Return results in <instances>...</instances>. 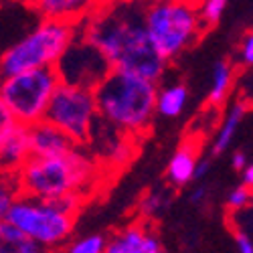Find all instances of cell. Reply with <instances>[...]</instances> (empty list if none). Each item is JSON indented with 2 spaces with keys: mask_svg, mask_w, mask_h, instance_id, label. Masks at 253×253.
<instances>
[{
  "mask_svg": "<svg viewBox=\"0 0 253 253\" xmlns=\"http://www.w3.org/2000/svg\"><path fill=\"white\" fill-rule=\"evenodd\" d=\"M164 245L160 237L154 233V229L146 225V219L120 229L105 243L108 253H160Z\"/></svg>",
  "mask_w": 253,
  "mask_h": 253,
  "instance_id": "30bf717a",
  "label": "cell"
},
{
  "mask_svg": "<svg viewBox=\"0 0 253 253\" xmlns=\"http://www.w3.org/2000/svg\"><path fill=\"white\" fill-rule=\"evenodd\" d=\"M59 81L61 79L55 67L27 69L0 77V97L18 124L31 126L45 118L49 99Z\"/></svg>",
  "mask_w": 253,
  "mask_h": 253,
  "instance_id": "52a82bcc",
  "label": "cell"
},
{
  "mask_svg": "<svg viewBox=\"0 0 253 253\" xmlns=\"http://www.w3.org/2000/svg\"><path fill=\"white\" fill-rule=\"evenodd\" d=\"M105 243H108V237L99 235V233H93V235H85L81 239L71 241L63 249L71 251V253H103L105 251Z\"/></svg>",
  "mask_w": 253,
  "mask_h": 253,
  "instance_id": "ffe728a7",
  "label": "cell"
},
{
  "mask_svg": "<svg viewBox=\"0 0 253 253\" xmlns=\"http://www.w3.org/2000/svg\"><path fill=\"white\" fill-rule=\"evenodd\" d=\"M239 61L245 67H249L253 63V35L251 33H245L241 45H239Z\"/></svg>",
  "mask_w": 253,
  "mask_h": 253,
  "instance_id": "d4e9b609",
  "label": "cell"
},
{
  "mask_svg": "<svg viewBox=\"0 0 253 253\" xmlns=\"http://www.w3.org/2000/svg\"><path fill=\"white\" fill-rule=\"evenodd\" d=\"M231 164H233L235 170H241V168L247 164V156H245V152H243V150H237L233 156H231Z\"/></svg>",
  "mask_w": 253,
  "mask_h": 253,
  "instance_id": "83f0119b",
  "label": "cell"
},
{
  "mask_svg": "<svg viewBox=\"0 0 253 253\" xmlns=\"http://www.w3.org/2000/svg\"><path fill=\"white\" fill-rule=\"evenodd\" d=\"M6 221H10L18 231H23L43 251H53L63 249L69 243L77 215L57 209L47 199H37L20 193L8 209Z\"/></svg>",
  "mask_w": 253,
  "mask_h": 253,
  "instance_id": "8992f818",
  "label": "cell"
},
{
  "mask_svg": "<svg viewBox=\"0 0 253 253\" xmlns=\"http://www.w3.org/2000/svg\"><path fill=\"white\" fill-rule=\"evenodd\" d=\"M245 116H247V105L243 101H237V103H233L229 108V112H227V116H225V120L221 124V128L217 132V138L213 142V154L215 156L223 154L231 146V142H233V138H235V134L239 130V126L243 124Z\"/></svg>",
  "mask_w": 253,
  "mask_h": 253,
  "instance_id": "e0dca14e",
  "label": "cell"
},
{
  "mask_svg": "<svg viewBox=\"0 0 253 253\" xmlns=\"http://www.w3.org/2000/svg\"><path fill=\"white\" fill-rule=\"evenodd\" d=\"M29 130V144H31V156H57L71 150L75 142L61 132L57 126H53L47 120H39L31 126Z\"/></svg>",
  "mask_w": 253,
  "mask_h": 253,
  "instance_id": "8fae6325",
  "label": "cell"
},
{
  "mask_svg": "<svg viewBox=\"0 0 253 253\" xmlns=\"http://www.w3.org/2000/svg\"><path fill=\"white\" fill-rule=\"evenodd\" d=\"M16 2H20V4H27V6H37L39 2H41V0H16Z\"/></svg>",
  "mask_w": 253,
  "mask_h": 253,
  "instance_id": "4dcf8cb0",
  "label": "cell"
},
{
  "mask_svg": "<svg viewBox=\"0 0 253 253\" xmlns=\"http://www.w3.org/2000/svg\"><path fill=\"white\" fill-rule=\"evenodd\" d=\"M235 243H237V249L241 253H251L253 251V239H251L249 229L235 227Z\"/></svg>",
  "mask_w": 253,
  "mask_h": 253,
  "instance_id": "484cf974",
  "label": "cell"
},
{
  "mask_svg": "<svg viewBox=\"0 0 253 253\" xmlns=\"http://www.w3.org/2000/svg\"><path fill=\"white\" fill-rule=\"evenodd\" d=\"M164 203L166 201H164L162 193H148V195H144L142 201L138 203V213H140L142 219H150L164 209Z\"/></svg>",
  "mask_w": 253,
  "mask_h": 253,
  "instance_id": "7402d4cb",
  "label": "cell"
},
{
  "mask_svg": "<svg viewBox=\"0 0 253 253\" xmlns=\"http://www.w3.org/2000/svg\"><path fill=\"white\" fill-rule=\"evenodd\" d=\"M227 4H229V0H201L199 2V14H201L205 29L219 23Z\"/></svg>",
  "mask_w": 253,
  "mask_h": 253,
  "instance_id": "44dd1931",
  "label": "cell"
},
{
  "mask_svg": "<svg viewBox=\"0 0 253 253\" xmlns=\"http://www.w3.org/2000/svg\"><path fill=\"white\" fill-rule=\"evenodd\" d=\"M251 205V186H245V184H239V186H235L233 191L229 193V197H227V207L233 211H243V209H247Z\"/></svg>",
  "mask_w": 253,
  "mask_h": 253,
  "instance_id": "603a6c76",
  "label": "cell"
},
{
  "mask_svg": "<svg viewBox=\"0 0 253 253\" xmlns=\"http://www.w3.org/2000/svg\"><path fill=\"white\" fill-rule=\"evenodd\" d=\"M209 172H211V158L197 160L195 170H193V180H203V178H207Z\"/></svg>",
  "mask_w": 253,
  "mask_h": 253,
  "instance_id": "4316f807",
  "label": "cell"
},
{
  "mask_svg": "<svg viewBox=\"0 0 253 253\" xmlns=\"http://www.w3.org/2000/svg\"><path fill=\"white\" fill-rule=\"evenodd\" d=\"M156 81L110 69L93 87L97 118L132 138L144 134L156 116Z\"/></svg>",
  "mask_w": 253,
  "mask_h": 253,
  "instance_id": "3957f363",
  "label": "cell"
},
{
  "mask_svg": "<svg viewBox=\"0 0 253 253\" xmlns=\"http://www.w3.org/2000/svg\"><path fill=\"white\" fill-rule=\"evenodd\" d=\"M144 25L156 51L172 61L207 31L197 0H152L144 4Z\"/></svg>",
  "mask_w": 253,
  "mask_h": 253,
  "instance_id": "277c9868",
  "label": "cell"
},
{
  "mask_svg": "<svg viewBox=\"0 0 253 253\" xmlns=\"http://www.w3.org/2000/svg\"><path fill=\"white\" fill-rule=\"evenodd\" d=\"M239 172H241V176H243V178H241V184L251 186V184H253V166H251V164H245Z\"/></svg>",
  "mask_w": 253,
  "mask_h": 253,
  "instance_id": "f1b7e54d",
  "label": "cell"
},
{
  "mask_svg": "<svg viewBox=\"0 0 253 253\" xmlns=\"http://www.w3.org/2000/svg\"><path fill=\"white\" fill-rule=\"evenodd\" d=\"M43 120L57 126L75 144L85 146L93 124L97 120V105H95L93 89L59 81V85L55 87L49 99Z\"/></svg>",
  "mask_w": 253,
  "mask_h": 253,
  "instance_id": "ba28073f",
  "label": "cell"
},
{
  "mask_svg": "<svg viewBox=\"0 0 253 253\" xmlns=\"http://www.w3.org/2000/svg\"><path fill=\"white\" fill-rule=\"evenodd\" d=\"M29 158H31L29 130L25 124H18L4 140H0V172L16 174Z\"/></svg>",
  "mask_w": 253,
  "mask_h": 253,
  "instance_id": "7c38bea8",
  "label": "cell"
},
{
  "mask_svg": "<svg viewBox=\"0 0 253 253\" xmlns=\"http://www.w3.org/2000/svg\"><path fill=\"white\" fill-rule=\"evenodd\" d=\"M205 193H207V186H205V184H201V186H197V188H195V191L191 193V203H195V205H199V203H201V201H203V199L207 197Z\"/></svg>",
  "mask_w": 253,
  "mask_h": 253,
  "instance_id": "f546056e",
  "label": "cell"
},
{
  "mask_svg": "<svg viewBox=\"0 0 253 253\" xmlns=\"http://www.w3.org/2000/svg\"><path fill=\"white\" fill-rule=\"evenodd\" d=\"M55 69L61 81L93 89L112 67L105 57L77 33V37L55 63Z\"/></svg>",
  "mask_w": 253,
  "mask_h": 253,
  "instance_id": "9c48e42d",
  "label": "cell"
},
{
  "mask_svg": "<svg viewBox=\"0 0 253 253\" xmlns=\"http://www.w3.org/2000/svg\"><path fill=\"white\" fill-rule=\"evenodd\" d=\"M95 4L97 0H41L35 8L43 18H59L79 25Z\"/></svg>",
  "mask_w": 253,
  "mask_h": 253,
  "instance_id": "4fadbf2b",
  "label": "cell"
},
{
  "mask_svg": "<svg viewBox=\"0 0 253 253\" xmlns=\"http://www.w3.org/2000/svg\"><path fill=\"white\" fill-rule=\"evenodd\" d=\"M132 2H142V4H146V2H152V0H132Z\"/></svg>",
  "mask_w": 253,
  "mask_h": 253,
  "instance_id": "1f68e13d",
  "label": "cell"
},
{
  "mask_svg": "<svg viewBox=\"0 0 253 253\" xmlns=\"http://www.w3.org/2000/svg\"><path fill=\"white\" fill-rule=\"evenodd\" d=\"M101 174V162L75 144L71 150L57 156H31L16 172L20 193L37 199H55L67 193L91 197Z\"/></svg>",
  "mask_w": 253,
  "mask_h": 253,
  "instance_id": "7a4b0ae2",
  "label": "cell"
},
{
  "mask_svg": "<svg viewBox=\"0 0 253 253\" xmlns=\"http://www.w3.org/2000/svg\"><path fill=\"white\" fill-rule=\"evenodd\" d=\"M188 97H191V95H188V89H186V85H182V83L168 85V87H162V89L158 87L154 110L162 118L174 120V118H178L186 110Z\"/></svg>",
  "mask_w": 253,
  "mask_h": 253,
  "instance_id": "9a60e30c",
  "label": "cell"
},
{
  "mask_svg": "<svg viewBox=\"0 0 253 253\" xmlns=\"http://www.w3.org/2000/svg\"><path fill=\"white\" fill-rule=\"evenodd\" d=\"M79 25L59 18H43L33 33L12 45L0 57V77H8L27 69L55 67V63L77 37Z\"/></svg>",
  "mask_w": 253,
  "mask_h": 253,
  "instance_id": "5b68a950",
  "label": "cell"
},
{
  "mask_svg": "<svg viewBox=\"0 0 253 253\" xmlns=\"http://www.w3.org/2000/svg\"><path fill=\"white\" fill-rule=\"evenodd\" d=\"M199 160V148L195 142H184L180 148L172 154L166 168V178L174 186H184L193 182V170Z\"/></svg>",
  "mask_w": 253,
  "mask_h": 253,
  "instance_id": "5bb4252c",
  "label": "cell"
},
{
  "mask_svg": "<svg viewBox=\"0 0 253 253\" xmlns=\"http://www.w3.org/2000/svg\"><path fill=\"white\" fill-rule=\"evenodd\" d=\"M18 195H20V186L16 174L0 172V221L6 219L8 209L12 207Z\"/></svg>",
  "mask_w": 253,
  "mask_h": 253,
  "instance_id": "d6986e66",
  "label": "cell"
},
{
  "mask_svg": "<svg viewBox=\"0 0 253 253\" xmlns=\"http://www.w3.org/2000/svg\"><path fill=\"white\" fill-rule=\"evenodd\" d=\"M197 2H201V0H197Z\"/></svg>",
  "mask_w": 253,
  "mask_h": 253,
  "instance_id": "d6a6232c",
  "label": "cell"
},
{
  "mask_svg": "<svg viewBox=\"0 0 253 253\" xmlns=\"http://www.w3.org/2000/svg\"><path fill=\"white\" fill-rule=\"evenodd\" d=\"M43 251L10 221H0V253H39Z\"/></svg>",
  "mask_w": 253,
  "mask_h": 253,
  "instance_id": "ac0fdd59",
  "label": "cell"
},
{
  "mask_svg": "<svg viewBox=\"0 0 253 253\" xmlns=\"http://www.w3.org/2000/svg\"><path fill=\"white\" fill-rule=\"evenodd\" d=\"M233 63L229 59H221L215 63L213 67V75H211V89H209V105L213 108H221L227 101L231 87H233Z\"/></svg>",
  "mask_w": 253,
  "mask_h": 253,
  "instance_id": "2e32d148",
  "label": "cell"
},
{
  "mask_svg": "<svg viewBox=\"0 0 253 253\" xmlns=\"http://www.w3.org/2000/svg\"><path fill=\"white\" fill-rule=\"evenodd\" d=\"M79 37L91 43L112 69L160 81L168 61L156 51L144 25V4L132 0H97L79 23Z\"/></svg>",
  "mask_w": 253,
  "mask_h": 253,
  "instance_id": "6da1fadb",
  "label": "cell"
},
{
  "mask_svg": "<svg viewBox=\"0 0 253 253\" xmlns=\"http://www.w3.org/2000/svg\"><path fill=\"white\" fill-rule=\"evenodd\" d=\"M18 126V122L14 120V116L10 114L8 105L2 101V97H0V140H4L14 128Z\"/></svg>",
  "mask_w": 253,
  "mask_h": 253,
  "instance_id": "cb8c5ba5",
  "label": "cell"
}]
</instances>
